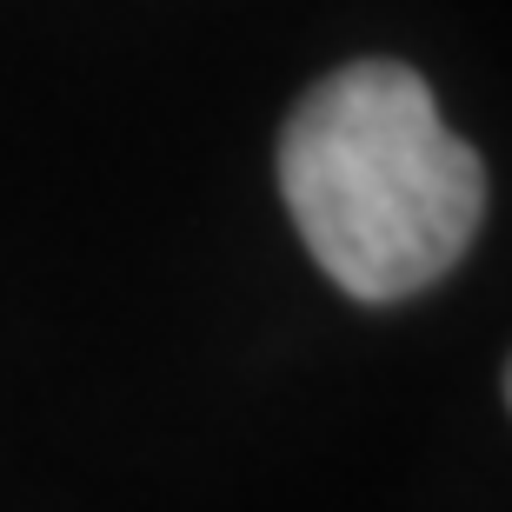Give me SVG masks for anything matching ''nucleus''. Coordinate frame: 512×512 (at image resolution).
<instances>
[{"instance_id":"nucleus-1","label":"nucleus","mask_w":512,"mask_h":512,"mask_svg":"<svg viewBox=\"0 0 512 512\" xmlns=\"http://www.w3.org/2000/svg\"><path fill=\"white\" fill-rule=\"evenodd\" d=\"M280 193L326 280L366 306L426 293L486 220V167L399 60H353L293 107Z\"/></svg>"}]
</instances>
